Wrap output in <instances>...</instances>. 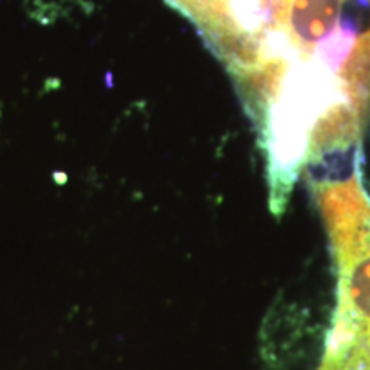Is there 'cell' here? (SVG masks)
<instances>
[{"instance_id": "6da1fadb", "label": "cell", "mask_w": 370, "mask_h": 370, "mask_svg": "<svg viewBox=\"0 0 370 370\" xmlns=\"http://www.w3.org/2000/svg\"><path fill=\"white\" fill-rule=\"evenodd\" d=\"M266 139L362 134L370 111V0H274L260 64L242 91Z\"/></svg>"}]
</instances>
